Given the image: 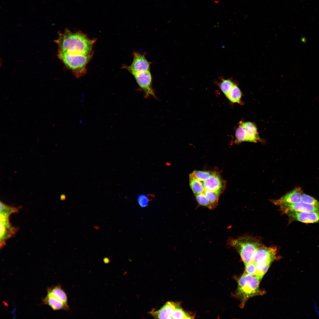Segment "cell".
Wrapping results in <instances>:
<instances>
[{"instance_id": "1", "label": "cell", "mask_w": 319, "mask_h": 319, "mask_svg": "<svg viewBox=\"0 0 319 319\" xmlns=\"http://www.w3.org/2000/svg\"><path fill=\"white\" fill-rule=\"evenodd\" d=\"M96 40H91L81 32H72L66 29L59 33L56 40L58 51L75 54L86 55L92 53L93 45Z\"/></svg>"}, {"instance_id": "2", "label": "cell", "mask_w": 319, "mask_h": 319, "mask_svg": "<svg viewBox=\"0 0 319 319\" xmlns=\"http://www.w3.org/2000/svg\"><path fill=\"white\" fill-rule=\"evenodd\" d=\"M261 279L257 275H250L245 272L239 278L236 293L241 299L242 307L249 298L264 293L259 288Z\"/></svg>"}, {"instance_id": "3", "label": "cell", "mask_w": 319, "mask_h": 319, "mask_svg": "<svg viewBox=\"0 0 319 319\" xmlns=\"http://www.w3.org/2000/svg\"><path fill=\"white\" fill-rule=\"evenodd\" d=\"M230 243L238 251L245 265L253 261L255 252L262 245L257 239L249 236L232 239Z\"/></svg>"}, {"instance_id": "4", "label": "cell", "mask_w": 319, "mask_h": 319, "mask_svg": "<svg viewBox=\"0 0 319 319\" xmlns=\"http://www.w3.org/2000/svg\"><path fill=\"white\" fill-rule=\"evenodd\" d=\"M92 53L86 55L73 54L58 51V56L74 75L79 78L86 72V66L91 59Z\"/></svg>"}, {"instance_id": "5", "label": "cell", "mask_w": 319, "mask_h": 319, "mask_svg": "<svg viewBox=\"0 0 319 319\" xmlns=\"http://www.w3.org/2000/svg\"><path fill=\"white\" fill-rule=\"evenodd\" d=\"M140 89L144 93L145 98L152 97L157 99L154 90L152 86V76L150 71L132 74Z\"/></svg>"}, {"instance_id": "6", "label": "cell", "mask_w": 319, "mask_h": 319, "mask_svg": "<svg viewBox=\"0 0 319 319\" xmlns=\"http://www.w3.org/2000/svg\"><path fill=\"white\" fill-rule=\"evenodd\" d=\"M133 60L131 65L123 66V68L132 74L150 71L151 63L146 59L144 55L139 52L135 51L133 52Z\"/></svg>"}, {"instance_id": "7", "label": "cell", "mask_w": 319, "mask_h": 319, "mask_svg": "<svg viewBox=\"0 0 319 319\" xmlns=\"http://www.w3.org/2000/svg\"><path fill=\"white\" fill-rule=\"evenodd\" d=\"M277 249L275 247H266L262 245L256 250L253 261L255 263L261 261L272 262L276 259Z\"/></svg>"}, {"instance_id": "8", "label": "cell", "mask_w": 319, "mask_h": 319, "mask_svg": "<svg viewBox=\"0 0 319 319\" xmlns=\"http://www.w3.org/2000/svg\"><path fill=\"white\" fill-rule=\"evenodd\" d=\"M286 214L290 222L295 221L305 223H319V212H290Z\"/></svg>"}, {"instance_id": "9", "label": "cell", "mask_w": 319, "mask_h": 319, "mask_svg": "<svg viewBox=\"0 0 319 319\" xmlns=\"http://www.w3.org/2000/svg\"><path fill=\"white\" fill-rule=\"evenodd\" d=\"M279 206L280 210L286 214L290 212H319V208L302 202L294 204H284Z\"/></svg>"}, {"instance_id": "10", "label": "cell", "mask_w": 319, "mask_h": 319, "mask_svg": "<svg viewBox=\"0 0 319 319\" xmlns=\"http://www.w3.org/2000/svg\"><path fill=\"white\" fill-rule=\"evenodd\" d=\"M302 191L301 188L297 187L276 200L270 201L275 205L279 206L285 204H294L301 202Z\"/></svg>"}, {"instance_id": "11", "label": "cell", "mask_w": 319, "mask_h": 319, "mask_svg": "<svg viewBox=\"0 0 319 319\" xmlns=\"http://www.w3.org/2000/svg\"><path fill=\"white\" fill-rule=\"evenodd\" d=\"M202 182L205 190L214 192L219 195L224 187L222 180L219 175L215 172L208 179Z\"/></svg>"}, {"instance_id": "12", "label": "cell", "mask_w": 319, "mask_h": 319, "mask_svg": "<svg viewBox=\"0 0 319 319\" xmlns=\"http://www.w3.org/2000/svg\"><path fill=\"white\" fill-rule=\"evenodd\" d=\"M179 305L177 303L168 301L158 310L151 311L150 313L155 318L172 319V313Z\"/></svg>"}, {"instance_id": "13", "label": "cell", "mask_w": 319, "mask_h": 319, "mask_svg": "<svg viewBox=\"0 0 319 319\" xmlns=\"http://www.w3.org/2000/svg\"><path fill=\"white\" fill-rule=\"evenodd\" d=\"M239 125L245 130V141L256 142L262 141L254 123L250 122L241 121Z\"/></svg>"}, {"instance_id": "14", "label": "cell", "mask_w": 319, "mask_h": 319, "mask_svg": "<svg viewBox=\"0 0 319 319\" xmlns=\"http://www.w3.org/2000/svg\"><path fill=\"white\" fill-rule=\"evenodd\" d=\"M17 230L16 228L12 226L9 222V220L0 221L1 248L5 245L6 240L15 234Z\"/></svg>"}, {"instance_id": "15", "label": "cell", "mask_w": 319, "mask_h": 319, "mask_svg": "<svg viewBox=\"0 0 319 319\" xmlns=\"http://www.w3.org/2000/svg\"><path fill=\"white\" fill-rule=\"evenodd\" d=\"M43 301L44 304L49 306L54 310H69L68 305L49 294H47Z\"/></svg>"}, {"instance_id": "16", "label": "cell", "mask_w": 319, "mask_h": 319, "mask_svg": "<svg viewBox=\"0 0 319 319\" xmlns=\"http://www.w3.org/2000/svg\"><path fill=\"white\" fill-rule=\"evenodd\" d=\"M47 293L48 294L54 297L64 304L68 305L67 295L60 285H58L48 288Z\"/></svg>"}, {"instance_id": "17", "label": "cell", "mask_w": 319, "mask_h": 319, "mask_svg": "<svg viewBox=\"0 0 319 319\" xmlns=\"http://www.w3.org/2000/svg\"><path fill=\"white\" fill-rule=\"evenodd\" d=\"M242 95L240 89L235 84L226 97L232 102L240 103L241 102Z\"/></svg>"}, {"instance_id": "18", "label": "cell", "mask_w": 319, "mask_h": 319, "mask_svg": "<svg viewBox=\"0 0 319 319\" xmlns=\"http://www.w3.org/2000/svg\"><path fill=\"white\" fill-rule=\"evenodd\" d=\"M189 178L190 185L193 193L196 195L204 193L205 189L202 182L194 178Z\"/></svg>"}, {"instance_id": "19", "label": "cell", "mask_w": 319, "mask_h": 319, "mask_svg": "<svg viewBox=\"0 0 319 319\" xmlns=\"http://www.w3.org/2000/svg\"><path fill=\"white\" fill-rule=\"evenodd\" d=\"M213 173L209 171L195 170L190 175L189 177L194 178L202 182L209 178Z\"/></svg>"}, {"instance_id": "20", "label": "cell", "mask_w": 319, "mask_h": 319, "mask_svg": "<svg viewBox=\"0 0 319 319\" xmlns=\"http://www.w3.org/2000/svg\"><path fill=\"white\" fill-rule=\"evenodd\" d=\"M271 262L261 261L256 263L257 275L261 279L268 270Z\"/></svg>"}, {"instance_id": "21", "label": "cell", "mask_w": 319, "mask_h": 319, "mask_svg": "<svg viewBox=\"0 0 319 319\" xmlns=\"http://www.w3.org/2000/svg\"><path fill=\"white\" fill-rule=\"evenodd\" d=\"M235 84L229 79H222L219 84V86L221 91L226 96Z\"/></svg>"}, {"instance_id": "22", "label": "cell", "mask_w": 319, "mask_h": 319, "mask_svg": "<svg viewBox=\"0 0 319 319\" xmlns=\"http://www.w3.org/2000/svg\"><path fill=\"white\" fill-rule=\"evenodd\" d=\"M187 319L192 318V317L186 313L179 305L174 310L172 319Z\"/></svg>"}, {"instance_id": "23", "label": "cell", "mask_w": 319, "mask_h": 319, "mask_svg": "<svg viewBox=\"0 0 319 319\" xmlns=\"http://www.w3.org/2000/svg\"><path fill=\"white\" fill-rule=\"evenodd\" d=\"M204 193L213 208L217 205L219 195L215 192L207 190H205Z\"/></svg>"}, {"instance_id": "24", "label": "cell", "mask_w": 319, "mask_h": 319, "mask_svg": "<svg viewBox=\"0 0 319 319\" xmlns=\"http://www.w3.org/2000/svg\"><path fill=\"white\" fill-rule=\"evenodd\" d=\"M195 195L196 200L200 205L206 207L210 209L213 208L211 203L207 198L204 193Z\"/></svg>"}, {"instance_id": "25", "label": "cell", "mask_w": 319, "mask_h": 319, "mask_svg": "<svg viewBox=\"0 0 319 319\" xmlns=\"http://www.w3.org/2000/svg\"><path fill=\"white\" fill-rule=\"evenodd\" d=\"M235 137V142L236 143H238L245 141V130L240 125L236 130Z\"/></svg>"}, {"instance_id": "26", "label": "cell", "mask_w": 319, "mask_h": 319, "mask_svg": "<svg viewBox=\"0 0 319 319\" xmlns=\"http://www.w3.org/2000/svg\"><path fill=\"white\" fill-rule=\"evenodd\" d=\"M301 202L310 204L319 209V201L312 197L306 194L302 193Z\"/></svg>"}, {"instance_id": "27", "label": "cell", "mask_w": 319, "mask_h": 319, "mask_svg": "<svg viewBox=\"0 0 319 319\" xmlns=\"http://www.w3.org/2000/svg\"><path fill=\"white\" fill-rule=\"evenodd\" d=\"M245 272L252 275H257V271L256 263L253 261L245 265Z\"/></svg>"}, {"instance_id": "28", "label": "cell", "mask_w": 319, "mask_h": 319, "mask_svg": "<svg viewBox=\"0 0 319 319\" xmlns=\"http://www.w3.org/2000/svg\"><path fill=\"white\" fill-rule=\"evenodd\" d=\"M137 201L141 207H145L148 205L149 201L148 196L144 194H140L137 197Z\"/></svg>"}, {"instance_id": "29", "label": "cell", "mask_w": 319, "mask_h": 319, "mask_svg": "<svg viewBox=\"0 0 319 319\" xmlns=\"http://www.w3.org/2000/svg\"><path fill=\"white\" fill-rule=\"evenodd\" d=\"M18 209L8 206L0 201V212H6L12 214L17 213L18 211Z\"/></svg>"}, {"instance_id": "30", "label": "cell", "mask_w": 319, "mask_h": 319, "mask_svg": "<svg viewBox=\"0 0 319 319\" xmlns=\"http://www.w3.org/2000/svg\"><path fill=\"white\" fill-rule=\"evenodd\" d=\"M103 261L106 264L109 263L110 261V259L108 257L104 258L103 259Z\"/></svg>"}, {"instance_id": "31", "label": "cell", "mask_w": 319, "mask_h": 319, "mask_svg": "<svg viewBox=\"0 0 319 319\" xmlns=\"http://www.w3.org/2000/svg\"><path fill=\"white\" fill-rule=\"evenodd\" d=\"M66 198V196L64 194H62L61 196V200H64Z\"/></svg>"}]
</instances>
